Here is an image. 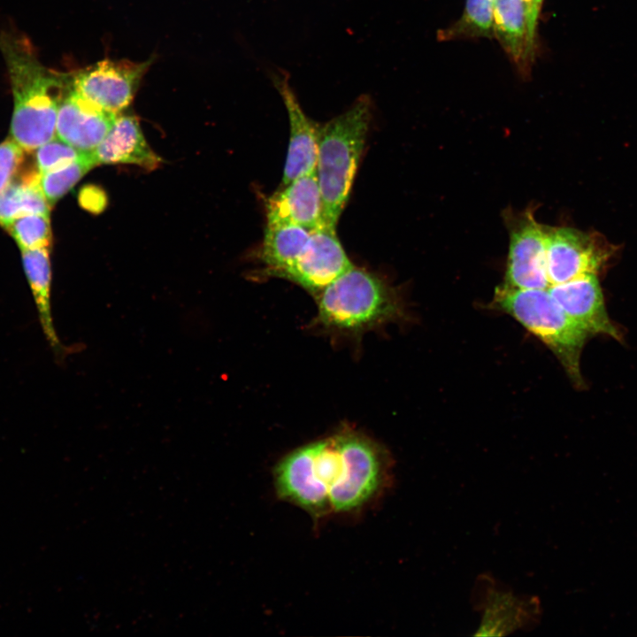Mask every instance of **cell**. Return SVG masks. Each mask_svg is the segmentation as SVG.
Listing matches in <instances>:
<instances>
[{"label":"cell","mask_w":637,"mask_h":637,"mask_svg":"<svg viewBox=\"0 0 637 637\" xmlns=\"http://www.w3.org/2000/svg\"><path fill=\"white\" fill-rule=\"evenodd\" d=\"M548 291L564 311L589 335L604 334L620 339V334L607 312L595 273L550 285Z\"/></svg>","instance_id":"10"},{"label":"cell","mask_w":637,"mask_h":637,"mask_svg":"<svg viewBox=\"0 0 637 637\" xmlns=\"http://www.w3.org/2000/svg\"><path fill=\"white\" fill-rule=\"evenodd\" d=\"M0 50L14 101L11 139L31 152L55 138L58 107L72 88L73 74L44 66L21 35L1 33Z\"/></svg>","instance_id":"2"},{"label":"cell","mask_w":637,"mask_h":637,"mask_svg":"<svg viewBox=\"0 0 637 637\" xmlns=\"http://www.w3.org/2000/svg\"><path fill=\"white\" fill-rule=\"evenodd\" d=\"M23 152L11 138L0 143V193L13 180L22 163Z\"/></svg>","instance_id":"22"},{"label":"cell","mask_w":637,"mask_h":637,"mask_svg":"<svg viewBox=\"0 0 637 637\" xmlns=\"http://www.w3.org/2000/svg\"><path fill=\"white\" fill-rule=\"evenodd\" d=\"M118 115L107 112L79 96L73 87L58 111V139L81 152H93L106 136Z\"/></svg>","instance_id":"12"},{"label":"cell","mask_w":637,"mask_h":637,"mask_svg":"<svg viewBox=\"0 0 637 637\" xmlns=\"http://www.w3.org/2000/svg\"><path fill=\"white\" fill-rule=\"evenodd\" d=\"M96 164H134L155 169L161 159L148 145L134 116H117L110 131L92 152Z\"/></svg>","instance_id":"14"},{"label":"cell","mask_w":637,"mask_h":637,"mask_svg":"<svg viewBox=\"0 0 637 637\" xmlns=\"http://www.w3.org/2000/svg\"><path fill=\"white\" fill-rule=\"evenodd\" d=\"M276 493L313 518L361 510L389 487L392 459L349 426L287 454L273 471Z\"/></svg>","instance_id":"1"},{"label":"cell","mask_w":637,"mask_h":637,"mask_svg":"<svg viewBox=\"0 0 637 637\" xmlns=\"http://www.w3.org/2000/svg\"><path fill=\"white\" fill-rule=\"evenodd\" d=\"M83 153L58 138L42 144L35 152L36 171L42 174L64 167Z\"/></svg>","instance_id":"21"},{"label":"cell","mask_w":637,"mask_h":637,"mask_svg":"<svg viewBox=\"0 0 637 637\" xmlns=\"http://www.w3.org/2000/svg\"><path fill=\"white\" fill-rule=\"evenodd\" d=\"M372 119L368 96L319 127L316 174L324 222L335 227L346 204Z\"/></svg>","instance_id":"3"},{"label":"cell","mask_w":637,"mask_h":637,"mask_svg":"<svg viewBox=\"0 0 637 637\" xmlns=\"http://www.w3.org/2000/svg\"><path fill=\"white\" fill-rule=\"evenodd\" d=\"M494 33V0H467L460 19L447 35L489 36Z\"/></svg>","instance_id":"19"},{"label":"cell","mask_w":637,"mask_h":637,"mask_svg":"<svg viewBox=\"0 0 637 637\" xmlns=\"http://www.w3.org/2000/svg\"><path fill=\"white\" fill-rule=\"evenodd\" d=\"M311 229L296 225H266L259 257L264 275L280 278L299 257Z\"/></svg>","instance_id":"15"},{"label":"cell","mask_w":637,"mask_h":637,"mask_svg":"<svg viewBox=\"0 0 637 637\" xmlns=\"http://www.w3.org/2000/svg\"><path fill=\"white\" fill-rule=\"evenodd\" d=\"M151 59L134 63L129 60L104 59L73 73V89L93 105L118 115L132 102Z\"/></svg>","instance_id":"7"},{"label":"cell","mask_w":637,"mask_h":637,"mask_svg":"<svg viewBox=\"0 0 637 637\" xmlns=\"http://www.w3.org/2000/svg\"><path fill=\"white\" fill-rule=\"evenodd\" d=\"M96 165L93 153L85 152L64 167L40 174V186L50 205L58 201Z\"/></svg>","instance_id":"18"},{"label":"cell","mask_w":637,"mask_h":637,"mask_svg":"<svg viewBox=\"0 0 637 637\" xmlns=\"http://www.w3.org/2000/svg\"><path fill=\"white\" fill-rule=\"evenodd\" d=\"M546 270L550 285L602 269L614 247L602 235L572 227L545 226Z\"/></svg>","instance_id":"6"},{"label":"cell","mask_w":637,"mask_h":637,"mask_svg":"<svg viewBox=\"0 0 637 637\" xmlns=\"http://www.w3.org/2000/svg\"><path fill=\"white\" fill-rule=\"evenodd\" d=\"M268 225H296L314 229L325 223L316 172L290 181L265 202Z\"/></svg>","instance_id":"13"},{"label":"cell","mask_w":637,"mask_h":637,"mask_svg":"<svg viewBox=\"0 0 637 637\" xmlns=\"http://www.w3.org/2000/svg\"><path fill=\"white\" fill-rule=\"evenodd\" d=\"M494 33L515 62L526 60L533 42L523 0H494Z\"/></svg>","instance_id":"16"},{"label":"cell","mask_w":637,"mask_h":637,"mask_svg":"<svg viewBox=\"0 0 637 637\" xmlns=\"http://www.w3.org/2000/svg\"><path fill=\"white\" fill-rule=\"evenodd\" d=\"M352 266L336 235L335 227L323 223L311 229L302 254L280 278L316 295Z\"/></svg>","instance_id":"9"},{"label":"cell","mask_w":637,"mask_h":637,"mask_svg":"<svg viewBox=\"0 0 637 637\" xmlns=\"http://www.w3.org/2000/svg\"><path fill=\"white\" fill-rule=\"evenodd\" d=\"M527 16L529 36L533 42L537 20L541 6L542 0H523Z\"/></svg>","instance_id":"24"},{"label":"cell","mask_w":637,"mask_h":637,"mask_svg":"<svg viewBox=\"0 0 637 637\" xmlns=\"http://www.w3.org/2000/svg\"><path fill=\"white\" fill-rule=\"evenodd\" d=\"M507 288H548L545 226L531 212L516 219L510 228V246L503 285Z\"/></svg>","instance_id":"8"},{"label":"cell","mask_w":637,"mask_h":637,"mask_svg":"<svg viewBox=\"0 0 637 637\" xmlns=\"http://www.w3.org/2000/svg\"><path fill=\"white\" fill-rule=\"evenodd\" d=\"M78 200L81 207L93 213L101 212L107 203L105 193L94 185L83 187L80 190Z\"/></svg>","instance_id":"23"},{"label":"cell","mask_w":637,"mask_h":637,"mask_svg":"<svg viewBox=\"0 0 637 637\" xmlns=\"http://www.w3.org/2000/svg\"><path fill=\"white\" fill-rule=\"evenodd\" d=\"M316 322L325 329L358 334L398 318L401 304L379 276L354 265L316 295Z\"/></svg>","instance_id":"4"},{"label":"cell","mask_w":637,"mask_h":637,"mask_svg":"<svg viewBox=\"0 0 637 637\" xmlns=\"http://www.w3.org/2000/svg\"><path fill=\"white\" fill-rule=\"evenodd\" d=\"M50 205L40 186V173L32 171L12 180L0 193V226L6 227L18 218L30 214L50 215Z\"/></svg>","instance_id":"17"},{"label":"cell","mask_w":637,"mask_h":637,"mask_svg":"<svg viewBox=\"0 0 637 637\" xmlns=\"http://www.w3.org/2000/svg\"><path fill=\"white\" fill-rule=\"evenodd\" d=\"M21 250L49 247L51 230L48 214H30L16 219L6 227Z\"/></svg>","instance_id":"20"},{"label":"cell","mask_w":637,"mask_h":637,"mask_svg":"<svg viewBox=\"0 0 637 637\" xmlns=\"http://www.w3.org/2000/svg\"><path fill=\"white\" fill-rule=\"evenodd\" d=\"M272 81L285 104L289 122V142L282 177L283 185H287L316 172L319 127L303 111L288 74L275 73Z\"/></svg>","instance_id":"11"},{"label":"cell","mask_w":637,"mask_h":637,"mask_svg":"<svg viewBox=\"0 0 637 637\" xmlns=\"http://www.w3.org/2000/svg\"><path fill=\"white\" fill-rule=\"evenodd\" d=\"M493 304L541 340L556 357L575 385H583L580 356L589 334L574 322L548 288L500 287Z\"/></svg>","instance_id":"5"}]
</instances>
